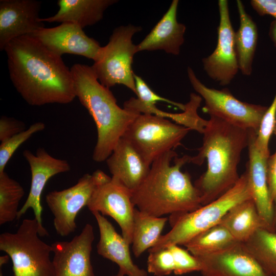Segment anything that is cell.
<instances>
[{
  "instance_id": "obj_39",
  "label": "cell",
  "mask_w": 276,
  "mask_h": 276,
  "mask_svg": "<svg viewBox=\"0 0 276 276\" xmlns=\"http://www.w3.org/2000/svg\"><path fill=\"white\" fill-rule=\"evenodd\" d=\"M10 257L9 255H4L3 256L0 257V265L1 266L4 265V264H6L9 260Z\"/></svg>"
},
{
  "instance_id": "obj_10",
  "label": "cell",
  "mask_w": 276,
  "mask_h": 276,
  "mask_svg": "<svg viewBox=\"0 0 276 276\" xmlns=\"http://www.w3.org/2000/svg\"><path fill=\"white\" fill-rule=\"evenodd\" d=\"M94 173L97 184L86 206L91 213L98 212L113 218L120 227L124 238L131 245L136 208L132 200V192L102 170H97Z\"/></svg>"
},
{
  "instance_id": "obj_2",
  "label": "cell",
  "mask_w": 276,
  "mask_h": 276,
  "mask_svg": "<svg viewBox=\"0 0 276 276\" xmlns=\"http://www.w3.org/2000/svg\"><path fill=\"white\" fill-rule=\"evenodd\" d=\"M197 155L189 163L200 166L207 160V169L194 184L202 205L208 204L232 188L239 179L238 165L243 149L248 146L249 130L210 116L202 133Z\"/></svg>"
},
{
  "instance_id": "obj_42",
  "label": "cell",
  "mask_w": 276,
  "mask_h": 276,
  "mask_svg": "<svg viewBox=\"0 0 276 276\" xmlns=\"http://www.w3.org/2000/svg\"><path fill=\"white\" fill-rule=\"evenodd\" d=\"M0 276H3V273L1 271L0 272Z\"/></svg>"
},
{
  "instance_id": "obj_13",
  "label": "cell",
  "mask_w": 276,
  "mask_h": 276,
  "mask_svg": "<svg viewBox=\"0 0 276 276\" xmlns=\"http://www.w3.org/2000/svg\"><path fill=\"white\" fill-rule=\"evenodd\" d=\"M22 155L30 167L31 182L28 197L18 211L17 219L21 218L29 209H32L34 218L38 223L39 235L40 237H44L48 235V232L43 225L41 217L42 193L48 181L52 177L68 172L71 170V166L67 160L52 156L42 148L38 149L35 154L26 149L23 152Z\"/></svg>"
},
{
  "instance_id": "obj_25",
  "label": "cell",
  "mask_w": 276,
  "mask_h": 276,
  "mask_svg": "<svg viewBox=\"0 0 276 276\" xmlns=\"http://www.w3.org/2000/svg\"><path fill=\"white\" fill-rule=\"evenodd\" d=\"M168 218L155 217L135 209L132 250L136 258L153 247L158 242Z\"/></svg>"
},
{
  "instance_id": "obj_6",
  "label": "cell",
  "mask_w": 276,
  "mask_h": 276,
  "mask_svg": "<svg viewBox=\"0 0 276 276\" xmlns=\"http://www.w3.org/2000/svg\"><path fill=\"white\" fill-rule=\"evenodd\" d=\"M0 250L11 259L14 276H54L53 247L42 240L36 219H25L15 233L0 235Z\"/></svg>"
},
{
  "instance_id": "obj_14",
  "label": "cell",
  "mask_w": 276,
  "mask_h": 276,
  "mask_svg": "<svg viewBox=\"0 0 276 276\" xmlns=\"http://www.w3.org/2000/svg\"><path fill=\"white\" fill-rule=\"evenodd\" d=\"M94 238L93 226L87 223L70 241L53 243L54 276H96L90 260Z\"/></svg>"
},
{
  "instance_id": "obj_29",
  "label": "cell",
  "mask_w": 276,
  "mask_h": 276,
  "mask_svg": "<svg viewBox=\"0 0 276 276\" xmlns=\"http://www.w3.org/2000/svg\"><path fill=\"white\" fill-rule=\"evenodd\" d=\"M45 124L41 122H36L23 131L1 142L0 145V173L5 171L6 166L17 148L29 139L34 134L43 130Z\"/></svg>"
},
{
  "instance_id": "obj_12",
  "label": "cell",
  "mask_w": 276,
  "mask_h": 276,
  "mask_svg": "<svg viewBox=\"0 0 276 276\" xmlns=\"http://www.w3.org/2000/svg\"><path fill=\"white\" fill-rule=\"evenodd\" d=\"M218 39L214 51L202 59L208 76L221 86L229 84L239 70L235 49V32L232 25L228 1L219 0Z\"/></svg>"
},
{
  "instance_id": "obj_22",
  "label": "cell",
  "mask_w": 276,
  "mask_h": 276,
  "mask_svg": "<svg viewBox=\"0 0 276 276\" xmlns=\"http://www.w3.org/2000/svg\"><path fill=\"white\" fill-rule=\"evenodd\" d=\"M116 0H59L58 12L53 16L40 18L41 22H68L83 29L100 21L105 10Z\"/></svg>"
},
{
  "instance_id": "obj_1",
  "label": "cell",
  "mask_w": 276,
  "mask_h": 276,
  "mask_svg": "<svg viewBox=\"0 0 276 276\" xmlns=\"http://www.w3.org/2000/svg\"><path fill=\"white\" fill-rule=\"evenodd\" d=\"M4 51L11 81L29 105L66 104L75 98L71 70L33 35L14 39Z\"/></svg>"
},
{
  "instance_id": "obj_9",
  "label": "cell",
  "mask_w": 276,
  "mask_h": 276,
  "mask_svg": "<svg viewBox=\"0 0 276 276\" xmlns=\"http://www.w3.org/2000/svg\"><path fill=\"white\" fill-rule=\"evenodd\" d=\"M187 74L193 89L204 100V112L235 126L258 131L267 106L241 101L227 88L218 90L207 87L190 67Z\"/></svg>"
},
{
  "instance_id": "obj_7",
  "label": "cell",
  "mask_w": 276,
  "mask_h": 276,
  "mask_svg": "<svg viewBox=\"0 0 276 276\" xmlns=\"http://www.w3.org/2000/svg\"><path fill=\"white\" fill-rule=\"evenodd\" d=\"M142 30L141 27L132 25L118 27L113 31L108 43L101 47L91 66L103 85L109 88L123 85L136 95L132 64L137 52L132 38Z\"/></svg>"
},
{
  "instance_id": "obj_18",
  "label": "cell",
  "mask_w": 276,
  "mask_h": 276,
  "mask_svg": "<svg viewBox=\"0 0 276 276\" xmlns=\"http://www.w3.org/2000/svg\"><path fill=\"white\" fill-rule=\"evenodd\" d=\"M249 130L248 144V162L246 167L252 198L265 228L271 232L273 220V202L271 200L267 180L266 157L259 151L256 144L257 131Z\"/></svg>"
},
{
  "instance_id": "obj_11",
  "label": "cell",
  "mask_w": 276,
  "mask_h": 276,
  "mask_svg": "<svg viewBox=\"0 0 276 276\" xmlns=\"http://www.w3.org/2000/svg\"><path fill=\"white\" fill-rule=\"evenodd\" d=\"M96 184L94 173L85 174L75 185L46 195L45 201L53 215V225L57 234L64 237L75 232L76 217L87 206Z\"/></svg>"
},
{
  "instance_id": "obj_17",
  "label": "cell",
  "mask_w": 276,
  "mask_h": 276,
  "mask_svg": "<svg viewBox=\"0 0 276 276\" xmlns=\"http://www.w3.org/2000/svg\"><path fill=\"white\" fill-rule=\"evenodd\" d=\"M197 258L203 276H270L246 250L242 243Z\"/></svg>"
},
{
  "instance_id": "obj_8",
  "label": "cell",
  "mask_w": 276,
  "mask_h": 276,
  "mask_svg": "<svg viewBox=\"0 0 276 276\" xmlns=\"http://www.w3.org/2000/svg\"><path fill=\"white\" fill-rule=\"evenodd\" d=\"M190 130L167 119L153 114H140L122 137L151 166L158 157L179 146Z\"/></svg>"
},
{
  "instance_id": "obj_16",
  "label": "cell",
  "mask_w": 276,
  "mask_h": 276,
  "mask_svg": "<svg viewBox=\"0 0 276 276\" xmlns=\"http://www.w3.org/2000/svg\"><path fill=\"white\" fill-rule=\"evenodd\" d=\"M32 35L60 56L71 54L95 61L101 48L99 43L88 37L82 28L72 23H62L53 28L43 27Z\"/></svg>"
},
{
  "instance_id": "obj_21",
  "label": "cell",
  "mask_w": 276,
  "mask_h": 276,
  "mask_svg": "<svg viewBox=\"0 0 276 276\" xmlns=\"http://www.w3.org/2000/svg\"><path fill=\"white\" fill-rule=\"evenodd\" d=\"M179 1L173 0L169 9L150 33L138 44L136 52L162 50L178 55L184 42L186 27L178 22L177 11Z\"/></svg>"
},
{
  "instance_id": "obj_31",
  "label": "cell",
  "mask_w": 276,
  "mask_h": 276,
  "mask_svg": "<svg viewBox=\"0 0 276 276\" xmlns=\"http://www.w3.org/2000/svg\"><path fill=\"white\" fill-rule=\"evenodd\" d=\"M134 77L137 98L133 97L130 98L126 101L128 103L147 106L155 105L158 102H164L177 107L182 111L184 110L185 104L174 102L158 95L150 88L141 77L134 74Z\"/></svg>"
},
{
  "instance_id": "obj_38",
  "label": "cell",
  "mask_w": 276,
  "mask_h": 276,
  "mask_svg": "<svg viewBox=\"0 0 276 276\" xmlns=\"http://www.w3.org/2000/svg\"><path fill=\"white\" fill-rule=\"evenodd\" d=\"M272 229L273 232L276 234V199L273 202Z\"/></svg>"
},
{
  "instance_id": "obj_32",
  "label": "cell",
  "mask_w": 276,
  "mask_h": 276,
  "mask_svg": "<svg viewBox=\"0 0 276 276\" xmlns=\"http://www.w3.org/2000/svg\"><path fill=\"white\" fill-rule=\"evenodd\" d=\"M174 261L171 251L165 248L149 252L147 259V272L155 276H166L174 272Z\"/></svg>"
},
{
  "instance_id": "obj_35",
  "label": "cell",
  "mask_w": 276,
  "mask_h": 276,
  "mask_svg": "<svg viewBox=\"0 0 276 276\" xmlns=\"http://www.w3.org/2000/svg\"><path fill=\"white\" fill-rule=\"evenodd\" d=\"M267 180L271 200L276 199V151L267 161Z\"/></svg>"
},
{
  "instance_id": "obj_37",
  "label": "cell",
  "mask_w": 276,
  "mask_h": 276,
  "mask_svg": "<svg viewBox=\"0 0 276 276\" xmlns=\"http://www.w3.org/2000/svg\"><path fill=\"white\" fill-rule=\"evenodd\" d=\"M269 35L273 41L275 46H276V21L273 20L271 22L269 27Z\"/></svg>"
},
{
  "instance_id": "obj_24",
  "label": "cell",
  "mask_w": 276,
  "mask_h": 276,
  "mask_svg": "<svg viewBox=\"0 0 276 276\" xmlns=\"http://www.w3.org/2000/svg\"><path fill=\"white\" fill-rule=\"evenodd\" d=\"M239 16V27L235 35V49L239 70L250 76L258 42V28L251 16L246 12L242 2H236Z\"/></svg>"
},
{
  "instance_id": "obj_30",
  "label": "cell",
  "mask_w": 276,
  "mask_h": 276,
  "mask_svg": "<svg viewBox=\"0 0 276 276\" xmlns=\"http://www.w3.org/2000/svg\"><path fill=\"white\" fill-rule=\"evenodd\" d=\"M276 126V92L270 106L261 120L256 137V144L263 155L269 157V143Z\"/></svg>"
},
{
  "instance_id": "obj_40",
  "label": "cell",
  "mask_w": 276,
  "mask_h": 276,
  "mask_svg": "<svg viewBox=\"0 0 276 276\" xmlns=\"http://www.w3.org/2000/svg\"><path fill=\"white\" fill-rule=\"evenodd\" d=\"M124 275H125L124 273V272L122 270H119L118 272L116 274L114 275L113 276H124Z\"/></svg>"
},
{
  "instance_id": "obj_4",
  "label": "cell",
  "mask_w": 276,
  "mask_h": 276,
  "mask_svg": "<svg viewBox=\"0 0 276 276\" xmlns=\"http://www.w3.org/2000/svg\"><path fill=\"white\" fill-rule=\"evenodd\" d=\"M70 70L76 97L88 111L97 128V140L93 159L103 162L140 114L120 107L109 88L99 81L91 66L76 63Z\"/></svg>"
},
{
  "instance_id": "obj_23",
  "label": "cell",
  "mask_w": 276,
  "mask_h": 276,
  "mask_svg": "<svg viewBox=\"0 0 276 276\" xmlns=\"http://www.w3.org/2000/svg\"><path fill=\"white\" fill-rule=\"evenodd\" d=\"M219 223L240 243L246 242L259 228H265L252 198L231 209Z\"/></svg>"
},
{
  "instance_id": "obj_34",
  "label": "cell",
  "mask_w": 276,
  "mask_h": 276,
  "mask_svg": "<svg viewBox=\"0 0 276 276\" xmlns=\"http://www.w3.org/2000/svg\"><path fill=\"white\" fill-rule=\"evenodd\" d=\"M26 130L24 122L11 117L2 116L0 119V141L4 142Z\"/></svg>"
},
{
  "instance_id": "obj_36",
  "label": "cell",
  "mask_w": 276,
  "mask_h": 276,
  "mask_svg": "<svg viewBox=\"0 0 276 276\" xmlns=\"http://www.w3.org/2000/svg\"><path fill=\"white\" fill-rule=\"evenodd\" d=\"M250 4L259 15H270L276 21V0H251Z\"/></svg>"
},
{
  "instance_id": "obj_27",
  "label": "cell",
  "mask_w": 276,
  "mask_h": 276,
  "mask_svg": "<svg viewBox=\"0 0 276 276\" xmlns=\"http://www.w3.org/2000/svg\"><path fill=\"white\" fill-rule=\"evenodd\" d=\"M238 242L220 223L198 234L184 245L196 257L212 254Z\"/></svg>"
},
{
  "instance_id": "obj_5",
  "label": "cell",
  "mask_w": 276,
  "mask_h": 276,
  "mask_svg": "<svg viewBox=\"0 0 276 276\" xmlns=\"http://www.w3.org/2000/svg\"><path fill=\"white\" fill-rule=\"evenodd\" d=\"M250 198L252 193L246 170L232 188L216 199L194 211L170 216L171 229L162 235L148 251H155L171 245H184L198 234L219 224L235 205Z\"/></svg>"
},
{
  "instance_id": "obj_41",
  "label": "cell",
  "mask_w": 276,
  "mask_h": 276,
  "mask_svg": "<svg viewBox=\"0 0 276 276\" xmlns=\"http://www.w3.org/2000/svg\"><path fill=\"white\" fill-rule=\"evenodd\" d=\"M273 133L276 136V126L274 128Z\"/></svg>"
},
{
  "instance_id": "obj_19",
  "label": "cell",
  "mask_w": 276,
  "mask_h": 276,
  "mask_svg": "<svg viewBox=\"0 0 276 276\" xmlns=\"http://www.w3.org/2000/svg\"><path fill=\"white\" fill-rule=\"evenodd\" d=\"M106 161L111 177L131 192L141 185L150 168L133 146L122 137Z\"/></svg>"
},
{
  "instance_id": "obj_33",
  "label": "cell",
  "mask_w": 276,
  "mask_h": 276,
  "mask_svg": "<svg viewBox=\"0 0 276 276\" xmlns=\"http://www.w3.org/2000/svg\"><path fill=\"white\" fill-rule=\"evenodd\" d=\"M166 248L171 251L173 257L175 274L181 275L193 271H201V262L187 249H184L177 245H171Z\"/></svg>"
},
{
  "instance_id": "obj_20",
  "label": "cell",
  "mask_w": 276,
  "mask_h": 276,
  "mask_svg": "<svg viewBox=\"0 0 276 276\" xmlns=\"http://www.w3.org/2000/svg\"><path fill=\"white\" fill-rule=\"evenodd\" d=\"M98 225V254L116 263L127 276H147V272L135 264L130 255L129 245L115 229L110 221L98 212L92 213Z\"/></svg>"
},
{
  "instance_id": "obj_15",
  "label": "cell",
  "mask_w": 276,
  "mask_h": 276,
  "mask_svg": "<svg viewBox=\"0 0 276 276\" xmlns=\"http://www.w3.org/2000/svg\"><path fill=\"white\" fill-rule=\"evenodd\" d=\"M41 3L36 0L0 1L1 51L14 39L44 27L39 21Z\"/></svg>"
},
{
  "instance_id": "obj_28",
  "label": "cell",
  "mask_w": 276,
  "mask_h": 276,
  "mask_svg": "<svg viewBox=\"0 0 276 276\" xmlns=\"http://www.w3.org/2000/svg\"><path fill=\"white\" fill-rule=\"evenodd\" d=\"M25 194L20 184L5 171L0 173V225L17 219L18 205Z\"/></svg>"
},
{
  "instance_id": "obj_3",
  "label": "cell",
  "mask_w": 276,
  "mask_h": 276,
  "mask_svg": "<svg viewBox=\"0 0 276 276\" xmlns=\"http://www.w3.org/2000/svg\"><path fill=\"white\" fill-rule=\"evenodd\" d=\"M190 156L177 157L172 150L156 158L141 185L132 192V200L140 211L155 217L185 214L202 206L199 191L189 174L181 170Z\"/></svg>"
},
{
  "instance_id": "obj_26",
  "label": "cell",
  "mask_w": 276,
  "mask_h": 276,
  "mask_svg": "<svg viewBox=\"0 0 276 276\" xmlns=\"http://www.w3.org/2000/svg\"><path fill=\"white\" fill-rule=\"evenodd\" d=\"M242 243L265 272L270 276H276V234L274 232L260 228Z\"/></svg>"
}]
</instances>
